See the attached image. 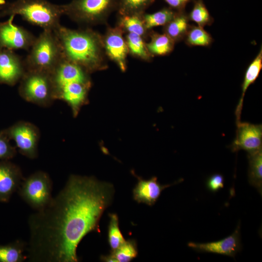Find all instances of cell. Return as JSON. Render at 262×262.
Listing matches in <instances>:
<instances>
[{"mask_svg": "<svg viewBox=\"0 0 262 262\" xmlns=\"http://www.w3.org/2000/svg\"><path fill=\"white\" fill-rule=\"evenodd\" d=\"M113 185L93 177L71 175L64 187L29 218L27 259L32 262H78V246L111 205Z\"/></svg>", "mask_w": 262, "mask_h": 262, "instance_id": "obj_1", "label": "cell"}, {"mask_svg": "<svg viewBox=\"0 0 262 262\" xmlns=\"http://www.w3.org/2000/svg\"><path fill=\"white\" fill-rule=\"evenodd\" d=\"M65 59L89 73L107 67L103 38L89 28L71 29L60 24L53 29Z\"/></svg>", "mask_w": 262, "mask_h": 262, "instance_id": "obj_2", "label": "cell"}, {"mask_svg": "<svg viewBox=\"0 0 262 262\" xmlns=\"http://www.w3.org/2000/svg\"><path fill=\"white\" fill-rule=\"evenodd\" d=\"M89 74L79 66L64 58L50 74L55 100L66 102L74 116L87 102L91 87Z\"/></svg>", "mask_w": 262, "mask_h": 262, "instance_id": "obj_3", "label": "cell"}, {"mask_svg": "<svg viewBox=\"0 0 262 262\" xmlns=\"http://www.w3.org/2000/svg\"><path fill=\"white\" fill-rule=\"evenodd\" d=\"M18 15L23 19L43 29H54L64 15L62 5L48 0H16L7 2L0 11V17Z\"/></svg>", "mask_w": 262, "mask_h": 262, "instance_id": "obj_4", "label": "cell"}, {"mask_svg": "<svg viewBox=\"0 0 262 262\" xmlns=\"http://www.w3.org/2000/svg\"><path fill=\"white\" fill-rule=\"evenodd\" d=\"M63 58L58 40L52 29H43L24 60L26 70L51 74Z\"/></svg>", "mask_w": 262, "mask_h": 262, "instance_id": "obj_5", "label": "cell"}, {"mask_svg": "<svg viewBox=\"0 0 262 262\" xmlns=\"http://www.w3.org/2000/svg\"><path fill=\"white\" fill-rule=\"evenodd\" d=\"M119 0H72L62 5L64 15L85 26L99 24L117 10Z\"/></svg>", "mask_w": 262, "mask_h": 262, "instance_id": "obj_6", "label": "cell"}, {"mask_svg": "<svg viewBox=\"0 0 262 262\" xmlns=\"http://www.w3.org/2000/svg\"><path fill=\"white\" fill-rule=\"evenodd\" d=\"M18 93L25 100L47 107L55 100L50 74L28 70L19 81Z\"/></svg>", "mask_w": 262, "mask_h": 262, "instance_id": "obj_7", "label": "cell"}, {"mask_svg": "<svg viewBox=\"0 0 262 262\" xmlns=\"http://www.w3.org/2000/svg\"><path fill=\"white\" fill-rule=\"evenodd\" d=\"M52 182L49 175L38 171L24 178L17 191L26 203L39 211L52 199Z\"/></svg>", "mask_w": 262, "mask_h": 262, "instance_id": "obj_8", "label": "cell"}, {"mask_svg": "<svg viewBox=\"0 0 262 262\" xmlns=\"http://www.w3.org/2000/svg\"><path fill=\"white\" fill-rule=\"evenodd\" d=\"M2 131L10 140L14 141L22 155L31 159L37 158L40 134L35 125L20 121Z\"/></svg>", "mask_w": 262, "mask_h": 262, "instance_id": "obj_9", "label": "cell"}, {"mask_svg": "<svg viewBox=\"0 0 262 262\" xmlns=\"http://www.w3.org/2000/svg\"><path fill=\"white\" fill-rule=\"evenodd\" d=\"M15 15L0 23V48L29 50L36 37L33 33L13 23Z\"/></svg>", "mask_w": 262, "mask_h": 262, "instance_id": "obj_10", "label": "cell"}, {"mask_svg": "<svg viewBox=\"0 0 262 262\" xmlns=\"http://www.w3.org/2000/svg\"><path fill=\"white\" fill-rule=\"evenodd\" d=\"M236 135L230 148L233 151L244 150L251 153L262 149V125L239 122Z\"/></svg>", "mask_w": 262, "mask_h": 262, "instance_id": "obj_11", "label": "cell"}, {"mask_svg": "<svg viewBox=\"0 0 262 262\" xmlns=\"http://www.w3.org/2000/svg\"><path fill=\"white\" fill-rule=\"evenodd\" d=\"M122 30L117 26L107 30L103 38L105 54L122 71L127 69V56L129 50Z\"/></svg>", "mask_w": 262, "mask_h": 262, "instance_id": "obj_12", "label": "cell"}, {"mask_svg": "<svg viewBox=\"0 0 262 262\" xmlns=\"http://www.w3.org/2000/svg\"><path fill=\"white\" fill-rule=\"evenodd\" d=\"M26 71L24 60L13 50L0 48V83L13 86Z\"/></svg>", "mask_w": 262, "mask_h": 262, "instance_id": "obj_13", "label": "cell"}, {"mask_svg": "<svg viewBox=\"0 0 262 262\" xmlns=\"http://www.w3.org/2000/svg\"><path fill=\"white\" fill-rule=\"evenodd\" d=\"M187 245L197 252L213 253L234 257L242 248L240 225L230 235L220 241L206 243L189 242Z\"/></svg>", "mask_w": 262, "mask_h": 262, "instance_id": "obj_14", "label": "cell"}, {"mask_svg": "<svg viewBox=\"0 0 262 262\" xmlns=\"http://www.w3.org/2000/svg\"><path fill=\"white\" fill-rule=\"evenodd\" d=\"M24 179L17 165L9 160L0 161V202H8Z\"/></svg>", "mask_w": 262, "mask_h": 262, "instance_id": "obj_15", "label": "cell"}, {"mask_svg": "<svg viewBox=\"0 0 262 262\" xmlns=\"http://www.w3.org/2000/svg\"><path fill=\"white\" fill-rule=\"evenodd\" d=\"M162 185L156 177L148 180L138 178V182L133 190V197L139 203H142L148 206L153 205L162 192L165 188L173 184Z\"/></svg>", "mask_w": 262, "mask_h": 262, "instance_id": "obj_16", "label": "cell"}, {"mask_svg": "<svg viewBox=\"0 0 262 262\" xmlns=\"http://www.w3.org/2000/svg\"><path fill=\"white\" fill-rule=\"evenodd\" d=\"M262 68V48L261 47L258 53L248 66L242 84V95L235 110L236 123L241 121V116L243 108L244 98L249 86L253 83L259 76Z\"/></svg>", "mask_w": 262, "mask_h": 262, "instance_id": "obj_17", "label": "cell"}, {"mask_svg": "<svg viewBox=\"0 0 262 262\" xmlns=\"http://www.w3.org/2000/svg\"><path fill=\"white\" fill-rule=\"evenodd\" d=\"M189 19L183 11H177L173 18L164 27L165 34L175 42L184 39L190 27Z\"/></svg>", "mask_w": 262, "mask_h": 262, "instance_id": "obj_18", "label": "cell"}, {"mask_svg": "<svg viewBox=\"0 0 262 262\" xmlns=\"http://www.w3.org/2000/svg\"><path fill=\"white\" fill-rule=\"evenodd\" d=\"M248 160V178L249 184L259 193H262V149L247 153Z\"/></svg>", "mask_w": 262, "mask_h": 262, "instance_id": "obj_19", "label": "cell"}, {"mask_svg": "<svg viewBox=\"0 0 262 262\" xmlns=\"http://www.w3.org/2000/svg\"><path fill=\"white\" fill-rule=\"evenodd\" d=\"M138 254L136 241L129 239L125 241L117 249L111 251L107 256L101 257L104 262H129L135 258Z\"/></svg>", "mask_w": 262, "mask_h": 262, "instance_id": "obj_20", "label": "cell"}, {"mask_svg": "<svg viewBox=\"0 0 262 262\" xmlns=\"http://www.w3.org/2000/svg\"><path fill=\"white\" fill-rule=\"evenodd\" d=\"M175 42L166 34L153 33L150 41L146 44L147 49L152 55L164 56L168 55L174 49Z\"/></svg>", "mask_w": 262, "mask_h": 262, "instance_id": "obj_21", "label": "cell"}, {"mask_svg": "<svg viewBox=\"0 0 262 262\" xmlns=\"http://www.w3.org/2000/svg\"><path fill=\"white\" fill-rule=\"evenodd\" d=\"M27 245L20 240L0 245V262H22L27 259L24 255Z\"/></svg>", "mask_w": 262, "mask_h": 262, "instance_id": "obj_22", "label": "cell"}, {"mask_svg": "<svg viewBox=\"0 0 262 262\" xmlns=\"http://www.w3.org/2000/svg\"><path fill=\"white\" fill-rule=\"evenodd\" d=\"M142 15H126L119 16L118 27L128 33H132L144 37L147 32Z\"/></svg>", "mask_w": 262, "mask_h": 262, "instance_id": "obj_23", "label": "cell"}, {"mask_svg": "<svg viewBox=\"0 0 262 262\" xmlns=\"http://www.w3.org/2000/svg\"><path fill=\"white\" fill-rule=\"evenodd\" d=\"M126 41L129 52L132 55L146 61L151 60L152 56L142 36L135 33H128Z\"/></svg>", "mask_w": 262, "mask_h": 262, "instance_id": "obj_24", "label": "cell"}, {"mask_svg": "<svg viewBox=\"0 0 262 262\" xmlns=\"http://www.w3.org/2000/svg\"><path fill=\"white\" fill-rule=\"evenodd\" d=\"M176 12L171 8H164L152 14L144 13L142 16L146 29L164 26L174 16Z\"/></svg>", "mask_w": 262, "mask_h": 262, "instance_id": "obj_25", "label": "cell"}, {"mask_svg": "<svg viewBox=\"0 0 262 262\" xmlns=\"http://www.w3.org/2000/svg\"><path fill=\"white\" fill-rule=\"evenodd\" d=\"M186 44L189 46H209L213 39L203 27L190 26L184 38Z\"/></svg>", "mask_w": 262, "mask_h": 262, "instance_id": "obj_26", "label": "cell"}, {"mask_svg": "<svg viewBox=\"0 0 262 262\" xmlns=\"http://www.w3.org/2000/svg\"><path fill=\"white\" fill-rule=\"evenodd\" d=\"M154 0H119L117 8L119 16L142 15Z\"/></svg>", "mask_w": 262, "mask_h": 262, "instance_id": "obj_27", "label": "cell"}, {"mask_svg": "<svg viewBox=\"0 0 262 262\" xmlns=\"http://www.w3.org/2000/svg\"><path fill=\"white\" fill-rule=\"evenodd\" d=\"M189 20L195 22L198 26L204 27L213 22L207 8L202 0H196L188 15Z\"/></svg>", "mask_w": 262, "mask_h": 262, "instance_id": "obj_28", "label": "cell"}, {"mask_svg": "<svg viewBox=\"0 0 262 262\" xmlns=\"http://www.w3.org/2000/svg\"><path fill=\"white\" fill-rule=\"evenodd\" d=\"M110 222L108 226V242L111 251L119 247L125 241L119 227V220L116 213H110Z\"/></svg>", "mask_w": 262, "mask_h": 262, "instance_id": "obj_29", "label": "cell"}, {"mask_svg": "<svg viewBox=\"0 0 262 262\" xmlns=\"http://www.w3.org/2000/svg\"><path fill=\"white\" fill-rule=\"evenodd\" d=\"M10 140L2 131H0V161L9 160L16 154V147L11 145Z\"/></svg>", "mask_w": 262, "mask_h": 262, "instance_id": "obj_30", "label": "cell"}, {"mask_svg": "<svg viewBox=\"0 0 262 262\" xmlns=\"http://www.w3.org/2000/svg\"><path fill=\"white\" fill-rule=\"evenodd\" d=\"M224 177L220 174H215L210 177L206 183L207 188L212 192H217L224 187Z\"/></svg>", "mask_w": 262, "mask_h": 262, "instance_id": "obj_31", "label": "cell"}, {"mask_svg": "<svg viewBox=\"0 0 262 262\" xmlns=\"http://www.w3.org/2000/svg\"><path fill=\"white\" fill-rule=\"evenodd\" d=\"M171 8L176 9L178 11L183 10L189 0H164Z\"/></svg>", "mask_w": 262, "mask_h": 262, "instance_id": "obj_32", "label": "cell"}, {"mask_svg": "<svg viewBox=\"0 0 262 262\" xmlns=\"http://www.w3.org/2000/svg\"><path fill=\"white\" fill-rule=\"evenodd\" d=\"M6 3L5 0H0V11L3 8Z\"/></svg>", "mask_w": 262, "mask_h": 262, "instance_id": "obj_33", "label": "cell"}, {"mask_svg": "<svg viewBox=\"0 0 262 262\" xmlns=\"http://www.w3.org/2000/svg\"></svg>", "mask_w": 262, "mask_h": 262, "instance_id": "obj_34", "label": "cell"}]
</instances>
